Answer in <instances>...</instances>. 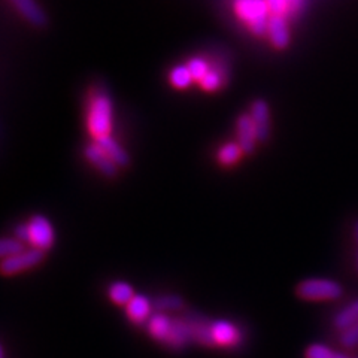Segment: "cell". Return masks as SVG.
Here are the masks:
<instances>
[{
	"instance_id": "cell-3",
	"label": "cell",
	"mask_w": 358,
	"mask_h": 358,
	"mask_svg": "<svg viewBox=\"0 0 358 358\" xmlns=\"http://www.w3.org/2000/svg\"><path fill=\"white\" fill-rule=\"evenodd\" d=\"M238 15L255 35H264L268 26V6L266 0H236Z\"/></svg>"
},
{
	"instance_id": "cell-16",
	"label": "cell",
	"mask_w": 358,
	"mask_h": 358,
	"mask_svg": "<svg viewBox=\"0 0 358 358\" xmlns=\"http://www.w3.org/2000/svg\"><path fill=\"white\" fill-rule=\"evenodd\" d=\"M10 2L15 5V8L31 22V24L39 27L47 24V15H45V13L35 0H10Z\"/></svg>"
},
{
	"instance_id": "cell-2",
	"label": "cell",
	"mask_w": 358,
	"mask_h": 358,
	"mask_svg": "<svg viewBox=\"0 0 358 358\" xmlns=\"http://www.w3.org/2000/svg\"><path fill=\"white\" fill-rule=\"evenodd\" d=\"M112 126V103L105 93H99L93 97L88 112V127L96 139L110 136Z\"/></svg>"
},
{
	"instance_id": "cell-6",
	"label": "cell",
	"mask_w": 358,
	"mask_h": 358,
	"mask_svg": "<svg viewBox=\"0 0 358 358\" xmlns=\"http://www.w3.org/2000/svg\"><path fill=\"white\" fill-rule=\"evenodd\" d=\"M45 259V251L38 248H30L24 252H20L17 255L8 257V259L2 260L0 264V271H2L3 276H14L29 268H33L39 266Z\"/></svg>"
},
{
	"instance_id": "cell-9",
	"label": "cell",
	"mask_w": 358,
	"mask_h": 358,
	"mask_svg": "<svg viewBox=\"0 0 358 358\" xmlns=\"http://www.w3.org/2000/svg\"><path fill=\"white\" fill-rule=\"evenodd\" d=\"M192 342H193L192 333H189V330H188L187 322L181 317L173 318L169 338L166 339V342L163 345L166 346V348H169L171 351L179 352V351L185 350Z\"/></svg>"
},
{
	"instance_id": "cell-14",
	"label": "cell",
	"mask_w": 358,
	"mask_h": 358,
	"mask_svg": "<svg viewBox=\"0 0 358 358\" xmlns=\"http://www.w3.org/2000/svg\"><path fill=\"white\" fill-rule=\"evenodd\" d=\"M172 322H173L172 317L166 315L163 312H155L147 322V330L152 339L164 343L166 339L169 338Z\"/></svg>"
},
{
	"instance_id": "cell-27",
	"label": "cell",
	"mask_w": 358,
	"mask_h": 358,
	"mask_svg": "<svg viewBox=\"0 0 358 358\" xmlns=\"http://www.w3.org/2000/svg\"><path fill=\"white\" fill-rule=\"evenodd\" d=\"M268 10L273 13V15H284L285 10L289 8L288 0H266Z\"/></svg>"
},
{
	"instance_id": "cell-1",
	"label": "cell",
	"mask_w": 358,
	"mask_h": 358,
	"mask_svg": "<svg viewBox=\"0 0 358 358\" xmlns=\"http://www.w3.org/2000/svg\"><path fill=\"white\" fill-rule=\"evenodd\" d=\"M296 296L306 301L336 300L343 296V287L333 279L310 278L296 285Z\"/></svg>"
},
{
	"instance_id": "cell-20",
	"label": "cell",
	"mask_w": 358,
	"mask_h": 358,
	"mask_svg": "<svg viewBox=\"0 0 358 358\" xmlns=\"http://www.w3.org/2000/svg\"><path fill=\"white\" fill-rule=\"evenodd\" d=\"M242 154L243 151L239 147V143H226L218 151V162L222 166H231L241 159Z\"/></svg>"
},
{
	"instance_id": "cell-29",
	"label": "cell",
	"mask_w": 358,
	"mask_h": 358,
	"mask_svg": "<svg viewBox=\"0 0 358 358\" xmlns=\"http://www.w3.org/2000/svg\"><path fill=\"white\" fill-rule=\"evenodd\" d=\"M354 239H355V242L358 243V220H357L355 224H354Z\"/></svg>"
},
{
	"instance_id": "cell-13",
	"label": "cell",
	"mask_w": 358,
	"mask_h": 358,
	"mask_svg": "<svg viewBox=\"0 0 358 358\" xmlns=\"http://www.w3.org/2000/svg\"><path fill=\"white\" fill-rule=\"evenodd\" d=\"M267 33L276 48H287L289 43V30L284 15H272L268 20Z\"/></svg>"
},
{
	"instance_id": "cell-4",
	"label": "cell",
	"mask_w": 358,
	"mask_h": 358,
	"mask_svg": "<svg viewBox=\"0 0 358 358\" xmlns=\"http://www.w3.org/2000/svg\"><path fill=\"white\" fill-rule=\"evenodd\" d=\"M179 317L187 322L188 330L192 333L193 343L206 346V348H215L214 336H212V324H214V321H210L208 317L201 315L200 312L192 309L182 310Z\"/></svg>"
},
{
	"instance_id": "cell-23",
	"label": "cell",
	"mask_w": 358,
	"mask_h": 358,
	"mask_svg": "<svg viewBox=\"0 0 358 358\" xmlns=\"http://www.w3.org/2000/svg\"><path fill=\"white\" fill-rule=\"evenodd\" d=\"M339 342L343 348L348 350H352L355 346H358V322H355L350 329L341 331Z\"/></svg>"
},
{
	"instance_id": "cell-28",
	"label": "cell",
	"mask_w": 358,
	"mask_h": 358,
	"mask_svg": "<svg viewBox=\"0 0 358 358\" xmlns=\"http://www.w3.org/2000/svg\"><path fill=\"white\" fill-rule=\"evenodd\" d=\"M15 238L21 242H27L29 243V227L27 222L26 224H20V226L15 227Z\"/></svg>"
},
{
	"instance_id": "cell-21",
	"label": "cell",
	"mask_w": 358,
	"mask_h": 358,
	"mask_svg": "<svg viewBox=\"0 0 358 358\" xmlns=\"http://www.w3.org/2000/svg\"><path fill=\"white\" fill-rule=\"evenodd\" d=\"M26 251V246L24 242L18 241L17 238H3L0 241V257L3 259H8V257H13L17 255L20 252H24Z\"/></svg>"
},
{
	"instance_id": "cell-22",
	"label": "cell",
	"mask_w": 358,
	"mask_h": 358,
	"mask_svg": "<svg viewBox=\"0 0 358 358\" xmlns=\"http://www.w3.org/2000/svg\"><path fill=\"white\" fill-rule=\"evenodd\" d=\"M193 81V75L189 72L188 66H176L171 72V83L176 88H187Z\"/></svg>"
},
{
	"instance_id": "cell-19",
	"label": "cell",
	"mask_w": 358,
	"mask_h": 358,
	"mask_svg": "<svg viewBox=\"0 0 358 358\" xmlns=\"http://www.w3.org/2000/svg\"><path fill=\"white\" fill-rule=\"evenodd\" d=\"M152 306L157 312H182L185 310V301L181 296L178 294H164L155 297L152 301Z\"/></svg>"
},
{
	"instance_id": "cell-17",
	"label": "cell",
	"mask_w": 358,
	"mask_h": 358,
	"mask_svg": "<svg viewBox=\"0 0 358 358\" xmlns=\"http://www.w3.org/2000/svg\"><path fill=\"white\" fill-rule=\"evenodd\" d=\"M108 296H109L112 303H115L118 306H127L131 301V299L136 294H134V289L130 284L117 281V282H112L109 285Z\"/></svg>"
},
{
	"instance_id": "cell-24",
	"label": "cell",
	"mask_w": 358,
	"mask_h": 358,
	"mask_svg": "<svg viewBox=\"0 0 358 358\" xmlns=\"http://www.w3.org/2000/svg\"><path fill=\"white\" fill-rule=\"evenodd\" d=\"M187 66H188L189 72H192V75H193V80L199 81V83L203 80V78L208 75V72L210 71L208 63L203 59H192L188 62Z\"/></svg>"
},
{
	"instance_id": "cell-11",
	"label": "cell",
	"mask_w": 358,
	"mask_h": 358,
	"mask_svg": "<svg viewBox=\"0 0 358 358\" xmlns=\"http://www.w3.org/2000/svg\"><path fill=\"white\" fill-rule=\"evenodd\" d=\"M251 118L255 127L257 139L264 142L271 134V117H268V106L264 100H255L251 106Z\"/></svg>"
},
{
	"instance_id": "cell-30",
	"label": "cell",
	"mask_w": 358,
	"mask_h": 358,
	"mask_svg": "<svg viewBox=\"0 0 358 358\" xmlns=\"http://www.w3.org/2000/svg\"><path fill=\"white\" fill-rule=\"evenodd\" d=\"M333 358H350V357H348V355H345V354H341V352H336Z\"/></svg>"
},
{
	"instance_id": "cell-18",
	"label": "cell",
	"mask_w": 358,
	"mask_h": 358,
	"mask_svg": "<svg viewBox=\"0 0 358 358\" xmlns=\"http://www.w3.org/2000/svg\"><path fill=\"white\" fill-rule=\"evenodd\" d=\"M355 322H358V299L351 301L348 306H345L338 315L334 317L333 326L336 330L343 331L346 329H350L351 326H354Z\"/></svg>"
},
{
	"instance_id": "cell-25",
	"label": "cell",
	"mask_w": 358,
	"mask_h": 358,
	"mask_svg": "<svg viewBox=\"0 0 358 358\" xmlns=\"http://www.w3.org/2000/svg\"><path fill=\"white\" fill-rule=\"evenodd\" d=\"M334 351H331L327 345L324 343H312L305 351V358H333Z\"/></svg>"
},
{
	"instance_id": "cell-31",
	"label": "cell",
	"mask_w": 358,
	"mask_h": 358,
	"mask_svg": "<svg viewBox=\"0 0 358 358\" xmlns=\"http://www.w3.org/2000/svg\"><path fill=\"white\" fill-rule=\"evenodd\" d=\"M355 266H357V272H358V251H357V257H355Z\"/></svg>"
},
{
	"instance_id": "cell-10",
	"label": "cell",
	"mask_w": 358,
	"mask_h": 358,
	"mask_svg": "<svg viewBox=\"0 0 358 358\" xmlns=\"http://www.w3.org/2000/svg\"><path fill=\"white\" fill-rule=\"evenodd\" d=\"M152 303L147 296L136 294L130 303L126 306V315L127 318L136 324V326H142V324H147L150 318L152 317Z\"/></svg>"
},
{
	"instance_id": "cell-32",
	"label": "cell",
	"mask_w": 358,
	"mask_h": 358,
	"mask_svg": "<svg viewBox=\"0 0 358 358\" xmlns=\"http://www.w3.org/2000/svg\"><path fill=\"white\" fill-rule=\"evenodd\" d=\"M0 358H6V357H5V350H3V346H2V355H0Z\"/></svg>"
},
{
	"instance_id": "cell-12",
	"label": "cell",
	"mask_w": 358,
	"mask_h": 358,
	"mask_svg": "<svg viewBox=\"0 0 358 358\" xmlns=\"http://www.w3.org/2000/svg\"><path fill=\"white\" fill-rule=\"evenodd\" d=\"M238 139H239V147L242 148L243 152L251 154L255 147V141L257 139V133L251 115L243 114L238 120Z\"/></svg>"
},
{
	"instance_id": "cell-8",
	"label": "cell",
	"mask_w": 358,
	"mask_h": 358,
	"mask_svg": "<svg viewBox=\"0 0 358 358\" xmlns=\"http://www.w3.org/2000/svg\"><path fill=\"white\" fill-rule=\"evenodd\" d=\"M84 154H85V159L92 163L102 175L108 178H114L117 175L118 166L102 148L99 147L97 143L88 145Z\"/></svg>"
},
{
	"instance_id": "cell-26",
	"label": "cell",
	"mask_w": 358,
	"mask_h": 358,
	"mask_svg": "<svg viewBox=\"0 0 358 358\" xmlns=\"http://www.w3.org/2000/svg\"><path fill=\"white\" fill-rule=\"evenodd\" d=\"M221 84H222L221 75L217 71H209L208 75L203 78V80L200 81V85L203 87L205 90H208V92H214V90L220 88Z\"/></svg>"
},
{
	"instance_id": "cell-15",
	"label": "cell",
	"mask_w": 358,
	"mask_h": 358,
	"mask_svg": "<svg viewBox=\"0 0 358 358\" xmlns=\"http://www.w3.org/2000/svg\"><path fill=\"white\" fill-rule=\"evenodd\" d=\"M96 143L110 157L112 160L115 162V164H117L118 167H126V166H129L130 157H129V154L126 152V150L122 148L120 143H117L115 139H112L110 136H103V138L96 139Z\"/></svg>"
},
{
	"instance_id": "cell-5",
	"label": "cell",
	"mask_w": 358,
	"mask_h": 358,
	"mask_svg": "<svg viewBox=\"0 0 358 358\" xmlns=\"http://www.w3.org/2000/svg\"><path fill=\"white\" fill-rule=\"evenodd\" d=\"M29 227V243L31 248H38L47 252L52 248L55 241V233L52 229V224L48 218H45L41 214L33 215L27 221Z\"/></svg>"
},
{
	"instance_id": "cell-7",
	"label": "cell",
	"mask_w": 358,
	"mask_h": 358,
	"mask_svg": "<svg viewBox=\"0 0 358 358\" xmlns=\"http://www.w3.org/2000/svg\"><path fill=\"white\" fill-rule=\"evenodd\" d=\"M212 336H214V342L218 348H236L242 343V333L231 321H214Z\"/></svg>"
}]
</instances>
